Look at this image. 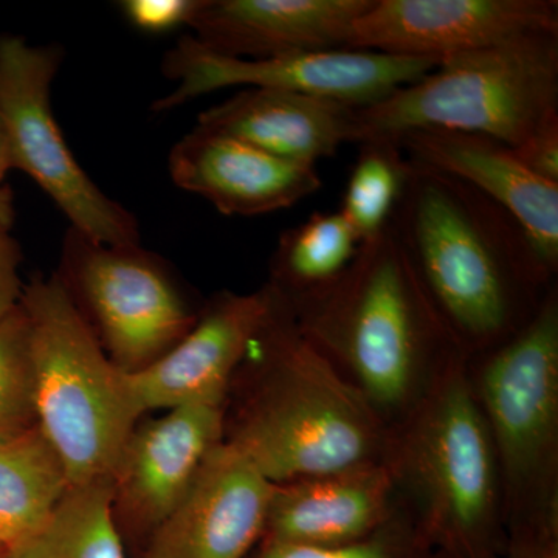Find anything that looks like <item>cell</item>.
Masks as SVG:
<instances>
[{
	"label": "cell",
	"instance_id": "6da1fadb",
	"mask_svg": "<svg viewBox=\"0 0 558 558\" xmlns=\"http://www.w3.org/2000/svg\"><path fill=\"white\" fill-rule=\"evenodd\" d=\"M391 226L429 303L465 354L523 328L553 289L556 274L523 227L444 172L410 160Z\"/></svg>",
	"mask_w": 558,
	"mask_h": 558
},
{
	"label": "cell",
	"instance_id": "7a4b0ae2",
	"mask_svg": "<svg viewBox=\"0 0 558 558\" xmlns=\"http://www.w3.org/2000/svg\"><path fill=\"white\" fill-rule=\"evenodd\" d=\"M286 300L303 336L355 379L377 414L410 405L421 379L464 352L425 295L391 222L360 245L328 288Z\"/></svg>",
	"mask_w": 558,
	"mask_h": 558
},
{
	"label": "cell",
	"instance_id": "3957f363",
	"mask_svg": "<svg viewBox=\"0 0 558 558\" xmlns=\"http://www.w3.org/2000/svg\"><path fill=\"white\" fill-rule=\"evenodd\" d=\"M275 292L253 343L264 381L230 442L277 486L379 462V414L303 336L289 301Z\"/></svg>",
	"mask_w": 558,
	"mask_h": 558
},
{
	"label": "cell",
	"instance_id": "277c9868",
	"mask_svg": "<svg viewBox=\"0 0 558 558\" xmlns=\"http://www.w3.org/2000/svg\"><path fill=\"white\" fill-rule=\"evenodd\" d=\"M38 427L70 484L112 483L142 416L126 371L101 347L58 275L24 286Z\"/></svg>",
	"mask_w": 558,
	"mask_h": 558
},
{
	"label": "cell",
	"instance_id": "5b68a950",
	"mask_svg": "<svg viewBox=\"0 0 558 558\" xmlns=\"http://www.w3.org/2000/svg\"><path fill=\"white\" fill-rule=\"evenodd\" d=\"M465 352L435 374L387 464L418 501L417 524L440 556L497 558L498 461L465 376Z\"/></svg>",
	"mask_w": 558,
	"mask_h": 558
},
{
	"label": "cell",
	"instance_id": "8992f818",
	"mask_svg": "<svg viewBox=\"0 0 558 558\" xmlns=\"http://www.w3.org/2000/svg\"><path fill=\"white\" fill-rule=\"evenodd\" d=\"M557 117L558 33H542L446 58L384 100L352 108L349 143L447 130L515 149Z\"/></svg>",
	"mask_w": 558,
	"mask_h": 558
},
{
	"label": "cell",
	"instance_id": "52a82bcc",
	"mask_svg": "<svg viewBox=\"0 0 558 558\" xmlns=\"http://www.w3.org/2000/svg\"><path fill=\"white\" fill-rule=\"evenodd\" d=\"M64 51L54 44L0 36V113L13 170L25 172L69 219L70 229L116 247L142 245L137 219L80 167L51 109Z\"/></svg>",
	"mask_w": 558,
	"mask_h": 558
},
{
	"label": "cell",
	"instance_id": "ba28073f",
	"mask_svg": "<svg viewBox=\"0 0 558 558\" xmlns=\"http://www.w3.org/2000/svg\"><path fill=\"white\" fill-rule=\"evenodd\" d=\"M57 275L110 360L126 373L163 357L197 319L163 260L142 245L116 247L69 229Z\"/></svg>",
	"mask_w": 558,
	"mask_h": 558
},
{
	"label": "cell",
	"instance_id": "9c48e42d",
	"mask_svg": "<svg viewBox=\"0 0 558 558\" xmlns=\"http://www.w3.org/2000/svg\"><path fill=\"white\" fill-rule=\"evenodd\" d=\"M490 349L481 371V410L513 499L545 494L558 433V299L550 289L537 312Z\"/></svg>",
	"mask_w": 558,
	"mask_h": 558
},
{
	"label": "cell",
	"instance_id": "30bf717a",
	"mask_svg": "<svg viewBox=\"0 0 558 558\" xmlns=\"http://www.w3.org/2000/svg\"><path fill=\"white\" fill-rule=\"evenodd\" d=\"M438 64L439 61L427 58L369 50L312 51L267 60H240L213 53L189 35L165 54L161 70L178 86L154 102L153 110L167 112L202 95L238 86L295 92L349 108H365L421 80Z\"/></svg>",
	"mask_w": 558,
	"mask_h": 558
},
{
	"label": "cell",
	"instance_id": "8fae6325",
	"mask_svg": "<svg viewBox=\"0 0 558 558\" xmlns=\"http://www.w3.org/2000/svg\"><path fill=\"white\" fill-rule=\"evenodd\" d=\"M542 33H558L557 0H374L349 49L442 61Z\"/></svg>",
	"mask_w": 558,
	"mask_h": 558
},
{
	"label": "cell",
	"instance_id": "7c38bea8",
	"mask_svg": "<svg viewBox=\"0 0 558 558\" xmlns=\"http://www.w3.org/2000/svg\"><path fill=\"white\" fill-rule=\"evenodd\" d=\"M277 292H223L209 301L182 340L148 368L128 373L140 411L193 403L223 405L229 381L274 311Z\"/></svg>",
	"mask_w": 558,
	"mask_h": 558
},
{
	"label": "cell",
	"instance_id": "4fadbf2b",
	"mask_svg": "<svg viewBox=\"0 0 558 558\" xmlns=\"http://www.w3.org/2000/svg\"><path fill=\"white\" fill-rule=\"evenodd\" d=\"M275 486L244 451L222 440L153 532L148 558L247 557L264 537Z\"/></svg>",
	"mask_w": 558,
	"mask_h": 558
},
{
	"label": "cell",
	"instance_id": "5bb4252c",
	"mask_svg": "<svg viewBox=\"0 0 558 558\" xmlns=\"http://www.w3.org/2000/svg\"><path fill=\"white\" fill-rule=\"evenodd\" d=\"M374 0H199L186 27L205 49L240 60L351 50Z\"/></svg>",
	"mask_w": 558,
	"mask_h": 558
},
{
	"label": "cell",
	"instance_id": "9a60e30c",
	"mask_svg": "<svg viewBox=\"0 0 558 558\" xmlns=\"http://www.w3.org/2000/svg\"><path fill=\"white\" fill-rule=\"evenodd\" d=\"M223 410L193 403L135 427L112 480L113 505L153 532L171 515L205 459L222 442Z\"/></svg>",
	"mask_w": 558,
	"mask_h": 558
},
{
	"label": "cell",
	"instance_id": "2e32d148",
	"mask_svg": "<svg viewBox=\"0 0 558 558\" xmlns=\"http://www.w3.org/2000/svg\"><path fill=\"white\" fill-rule=\"evenodd\" d=\"M418 167L468 183L523 227L550 270H558V183L538 178L505 143L447 130L407 132L392 140Z\"/></svg>",
	"mask_w": 558,
	"mask_h": 558
},
{
	"label": "cell",
	"instance_id": "e0dca14e",
	"mask_svg": "<svg viewBox=\"0 0 558 558\" xmlns=\"http://www.w3.org/2000/svg\"><path fill=\"white\" fill-rule=\"evenodd\" d=\"M168 168L179 189L226 216H259L322 189L317 167L271 156L241 140L196 126L172 146Z\"/></svg>",
	"mask_w": 558,
	"mask_h": 558
},
{
	"label": "cell",
	"instance_id": "ac0fdd59",
	"mask_svg": "<svg viewBox=\"0 0 558 558\" xmlns=\"http://www.w3.org/2000/svg\"><path fill=\"white\" fill-rule=\"evenodd\" d=\"M395 475L387 462L278 484L263 542L290 545H349L369 537L395 517Z\"/></svg>",
	"mask_w": 558,
	"mask_h": 558
},
{
	"label": "cell",
	"instance_id": "d6986e66",
	"mask_svg": "<svg viewBox=\"0 0 558 558\" xmlns=\"http://www.w3.org/2000/svg\"><path fill=\"white\" fill-rule=\"evenodd\" d=\"M352 108L274 89H244L201 113L197 126L241 140L271 156L317 167L351 140Z\"/></svg>",
	"mask_w": 558,
	"mask_h": 558
},
{
	"label": "cell",
	"instance_id": "ffe728a7",
	"mask_svg": "<svg viewBox=\"0 0 558 558\" xmlns=\"http://www.w3.org/2000/svg\"><path fill=\"white\" fill-rule=\"evenodd\" d=\"M70 487L60 453L39 427L0 446V554L38 532Z\"/></svg>",
	"mask_w": 558,
	"mask_h": 558
},
{
	"label": "cell",
	"instance_id": "44dd1931",
	"mask_svg": "<svg viewBox=\"0 0 558 558\" xmlns=\"http://www.w3.org/2000/svg\"><path fill=\"white\" fill-rule=\"evenodd\" d=\"M360 245L340 211L312 213L279 236L269 284L289 300L328 288L348 269Z\"/></svg>",
	"mask_w": 558,
	"mask_h": 558
},
{
	"label": "cell",
	"instance_id": "7402d4cb",
	"mask_svg": "<svg viewBox=\"0 0 558 558\" xmlns=\"http://www.w3.org/2000/svg\"><path fill=\"white\" fill-rule=\"evenodd\" d=\"M5 558H124L112 483L70 487L50 520Z\"/></svg>",
	"mask_w": 558,
	"mask_h": 558
},
{
	"label": "cell",
	"instance_id": "603a6c76",
	"mask_svg": "<svg viewBox=\"0 0 558 558\" xmlns=\"http://www.w3.org/2000/svg\"><path fill=\"white\" fill-rule=\"evenodd\" d=\"M409 172V157L392 140L360 145L340 208L360 244L376 240L387 229Z\"/></svg>",
	"mask_w": 558,
	"mask_h": 558
},
{
	"label": "cell",
	"instance_id": "cb8c5ba5",
	"mask_svg": "<svg viewBox=\"0 0 558 558\" xmlns=\"http://www.w3.org/2000/svg\"><path fill=\"white\" fill-rule=\"evenodd\" d=\"M36 427L31 328L20 304L0 325V446Z\"/></svg>",
	"mask_w": 558,
	"mask_h": 558
},
{
	"label": "cell",
	"instance_id": "d4e9b609",
	"mask_svg": "<svg viewBox=\"0 0 558 558\" xmlns=\"http://www.w3.org/2000/svg\"><path fill=\"white\" fill-rule=\"evenodd\" d=\"M256 558H438L417 521L392 517L369 537L349 545L315 548L290 543L263 542Z\"/></svg>",
	"mask_w": 558,
	"mask_h": 558
},
{
	"label": "cell",
	"instance_id": "484cf974",
	"mask_svg": "<svg viewBox=\"0 0 558 558\" xmlns=\"http://www.w3.org/2000/svg\"><path fill=\"white\" fill-rule=\"evenodd\" d=\"M197 2L199 0H124L120 9L138 31L163 33L186 27Z\"/></svg>",
	"mask_w": 558,
	"mask_h": 558
},
{
	"label": "cell",
	"instance_id": "4316f807",
	"mask_svg": "<svg viewBox=\"0 0 558 558\" xmlns=\"http://www.w3.org/2000/svg\"><path fill=\"white\" fill-rule=\"evenodd\" d=\"M513 150L538 178L558 183V117L543 124Z\"/></svg>",
	"mask_w": 558,
	"mask_h": 558
},
{
	"label": "cell",
	"instance_id": "83f0119b",
	"mask_svg": "<svg viewBox=\"0 0 558 558\" xmlns=\"http://www.w3.org/2000/svg\"><path fill=\"white\" fill-rule=\"evenodd\" d=\"M22 250L10 231L0 230V325L20 307Z\"/></svg>",
	"mask_w": 558,
	"mask_h": 558
},
{
	"label": "cell",
	"instance_id": "f1b7e54d",
	"mask_svg": "<svg viewBox=\"0 0 558 558\" xmlns=\"http://www.w3.org/2000/svg\"><path fill=\"white\" fill-rule=\"evenodd\" d=\"M16 211H14L13 193L7 185H0V230L10 231L13 227Z\"/></svg>",
	"mask_w": 558,
	"mask_h": 558
},
{
	"label": "cell",
	"instance_id": "f546056e",
	"mask_svg": "<svg viewBox=\"0 0 558 558\" xmlns=\"http://www.w3.org/2000/svg\"><path fill=\"white\" fill-rule=\"evenodd\" d=\"M11 170H13V161H11L10 143L2 113H0V185H3V180Z\"/></svg>",
	"mask_w": 558,
	"mask_h": 558
},
{
	"label": "cell",
	"instance_id": "4dcf8cb0",
	"mask_svg": "<svg viewBox=\"0 0 558 558\" xmlns=\"http://www.w3.org/2000/svg\"><path fill=\"white\" fill-rule=\"evenodd\" d=\"M438 558H457V557L440 556V554H438ZM497 558H499V557H497Z\"/></svg>",
	"mask_w": 558,
	"mask_h": 558
},
{
	"label": "cell",
	"instance_id": "1f68e13d",
	"mask_svg": "<svg viewBox=\"0 0 558 558\" xmlns=\"http://www.w3.org/2000/svg\"><path fill=\"white\" fill-rule=\"evenodd\" d=\"M0 558H5V556H2V554H0Z\"/></svg>",
	"mask_w": 558,
	"mask_h": 558
}]
</instances>
